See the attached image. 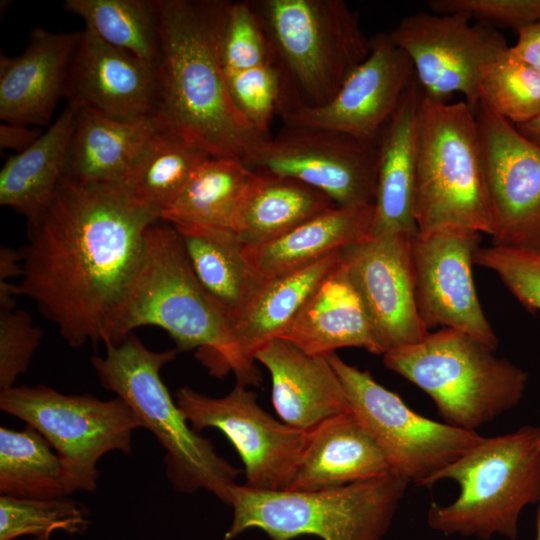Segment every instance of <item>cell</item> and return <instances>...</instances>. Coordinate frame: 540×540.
Returning <instances> with one entry per match:
<instances>
[{
    "instance_id": "ab89813d",
    "label": "cell",
    "mask_w": 540,
    "mask_h": 540,
    "mask_svg": "<svg viewBox=\"0 0 540 540\" xmlns=\"http://www.w3.org/2000/svg\"><path fill=\"white\" fill-rule=\"evenodd\" d=\"M42 335L25 310L0 308V391L13 387L27 371Z\"/></svg>"
},
{
    "instance_id": "ba28073f",
    "label": "cell",
    "mask_w": 540,
    "mask_h": 540,
    "mask_svg": "<svg viewBox=\"0 0 540 540\" xmlns=\"http://www.w3.org/2000/svg\"><path fill=\"white\" fill-rule=\"evenodd\" d=\"M417 232L444 227L491 236L493 217L474 110L421 95L416 120Z\"/></svg>"
},
{
    "instance_id": "4dcf8cb0",
    "label": "cell",
    "mask_w": 540,
    "mask_h": 540,
    "mask_svg": "<svg viewBox=\"0 0 540 540\" xmlns=\"http://www.w3.org/2000/svg\"><path fill=\"white\" fill-rule=\"evenodd\" d=\"M209 157V152L189 137L158 126L120 185L160 219Z\"/></svg>"
},
{
    "instance_id": "60d3db41",
    "label": "cell",
    "mask_w": 540,
    "mask_h": 540,
    "mask_svg": "<svg viewBox=\"0 0 540 540\" xmlns=\"http://www.w3.org/2000/svg\"><path fill=\"white\" fill-rule=\"evenodd\" d=\"M436 14L460 13L479 23L520 31L540 20V0H429Z\"/></svg>"
},
{
    "instance_id": "9a60e30c",
    "label": "cell",
    "mask_w": 540,
    "mask_h": 540,
    "mask_svg": "<svg viewBox=\"0 0 540 540\" xmlns=\"http://www.w3.org/2000/svg\"><path fill=\"white\" fill-rule=\"evenodd\" d=\"M474 113L492 207V245L540 252V145L480 103Z\"/></svg>"
},
{
    "instance_id": "836d02e7",
    "label": "cell",
    "mask_w": 540,
    "mask_h": 540,
    "mask_svg": "<svg viewBox=\"0 0 540 540\" xmlns=\"http://www.w3.org/2000/svg\"><path fill=\"white\" fill-rule=\"evenodd\" d=\"M67 12L108 44L158 67L161 49L156 1L66 0Z\"/></svg>"
},
{
    "instance_id": "bcb514c9",
    "label": "cell",
    "mask_w": 540,
    "mask_h": 540,
    "mask_svg": "<svg viewBox=\"0 0 540 540\" xmlns=\"http://www.w3.org/2000/svg\"><path fill=\"white\" fill-rule=\"evenodd\" d=\"M536 442L538 446L540 447V427H536ZM538 510H537V517H536V534L534 540H540V501L538 502Z\"/></svg>"
},
{
    "instance_id": "4316f807",
    "label": "cell",
    "mask_w": 540,
    "mask_h": 540,
    "mask_svg": "<svg viewBox=\"0 0 540 540\" xmlns=\"http://www.w3.org/2000/svg\"><path fill=\"white\" fill-rule=\"evenodd\" d=\"M75 107L64 177L84 184H120L157 131V122H124L85 106Z\"/></svg>"
},
{
    "instance_id": "74e56055",
    "label": "cell",
    "mask_w": 540,
    "mask_h": 540,
    "mask_svg": "<svg viewBox=\"0 0 540 540\" xmlns=\"http://www.w3.org/2000/svg\"><path fill=\"white\" fill-rule=\"evenodd\" d=\"M225 70L240 71L272 63V51L250 1L231 2L222 39Z\"/></svg>"
},
{
    "instance_id": "8992f818",
    "label": "cell",
    "mask_w": 540,
    "mask_h": 540,
    "mask_svg": "<svg viewBox=\"0 0 540 540\" xmlns=\"http://www.w3.org/2000/svg\"><path fill=\"white\" fill-rule=\"evenodd\" d=\"M453 480L460 488L448 505L433 502L431 529L488 540L498 534L516 540L522 510L540 501V447L536 427L526 425L495 437H483L436 473L428 486Z\"/></svg>"
},
{
    "instance_id": "e0dca14e",
    "label": "cell",
    "mask_w": 540,
    "mask_h": 540,
    "mask_svg": "<svg viewBox=\"0 0 540 540\" xmlns=\"http://www.w3.org/2000/svg\"><path fill=\"white\" fill-rule=\"evenodd\" d=\"M415 80L408 55L388 33H378L371 37L368 57L329 102L318 107H288L277 115L284 126L330 130L364 141H378Z\"/></svg>"
},
{
    "instance_id": "9c48e42d",
    "label": "cell",
    "mask_w": 540,
    "mask_h": 540,
    "mask_svg": "<svg viewBox=\"0 0 540 540\" xmlns=\"http://www.w3.org/2000/svg\"><path fill=\"white\" fill-rule=\"evenodd\" d=\"M409 482L394 472L317 491L259 490L235 484L233 521L223 540L250 528L272 540L314 535L323 540H381Z\"/></svg>"
},
{
    "instance_id": "d6986e66",
    "label": "cell",
    "mask_w": 540,
    "mask_h": 540,
    "mask_svg": "<svg viewBox=\"0 0 540 540\" xmlns=\"http://www.w3.org/2000/svg\"><path fill=\"white\" fill-rule=\"evenodd\" d=\"M64 97L124 122L155 119L157 66L103 41L85 27L72 59Z\"/></svg>"
},
{
    "instance_id": "f6af8a7d",
    "label": "cell",
    "mask_w": 540,
    "mask_h": 540,
    "mask_svg": "<svg viewBox=\"0 0 540 540\" xmlns=\"http://www.w3.org/2000/svg\"><path fill=\"white\" fill-rule=\"evenodd\" d=\"M516 128L527 139L540 145V116L530 122L517 125Z\"/></svg>"
},
{
    "instance_id": "603a6c76",
    "label": "cell",
    "mask_w": 540,
    "mask_h": 540,
    "mask_svg": "<svg viewBox=\"0 0 540 540\" xmlns=\"http://www.w3.org/2000/svg\"><path fill=\"white\" fill-rule=\"evenodd\" d=\"M279 338L315 356H327L345 347L382 354L365 306L341 256Z\"/></svg>"
},
{
    "instance_id": "e575fe53",
    "label": "cell",
    "mask_w": 540,
    "mask_h": 540,
    "mask_svg": "<svg viewBox=\"0 0 540 540\" xmlns=\"http://www.w3.org/2000/svg\"><path fill=\"white\" fill-rule=\"evenodd\" d=\"M479 102L515 126L540 116V70L512 53L510 47L485 71Z\"/></svg>"
},
{
    "instance_id": "7a4b0ae2",
    "label": "cell",
    "mask_w": 540,
    "mask_h": 540,
    "mask_svg": "<svg viewBox=\"0 0 540 540\" xmlns=\"http://www.w3.org/2000/svg\"><path fill=\"white\" fill-rule=\"evenodd\" d=\"M230 3L156 0L161 56L155 121L211 156L245 163L268 137L241 114L227 87L222 39Z\"/></svg>"
},
{
    "instance_id": "5bb4252c",
    "label": "cell",
    "mask_w": 540,
    "mask_h": 540,
    "mask_svg": "<svg viewBox=\"0 0 540 540\" xmlns=\"http://www.w3.org/2000/svg\"><path fill=\"white\" fill-rule=\"evenodd\" d=\"M246 387L237 382L227 395L211 397L184 386L175 392V401L193 430L215 428L228 438L244 464L246 486L287 490L308 431L277 421Z\"/></svg>"
},
{
    "instance_id": "ac0fdd59",
    "label": "cell",
    "mask_w": 540,
    "mask_h": 540,
    "mask_svg": "<svg viewBox=\"0 0 540 540\" xmlns=\"http://www.w3.org/2000/svg\"><path fill=\"white\" fill-rule=\"evenodd\" d=\"M414 235H372L341 250V262L365 306L382 355L415 344L430 332L416 304Z\"/></svg>"
},
{
    "instance_id": "2e32d148",
    "label": "cell",
    "mask_w": 540,
    "mask_h": 540,
    "mask_svg": "<svg viewBox=\"0 0 540 540\" xmlns=\"http://www.w3.org/2000/svg\"><path fill=\"white\" fill-rule=\"evenodd\" d=\"M481 233L444 227L412 238L415 297L420 318L430 331L437 326L467 333L496 350L498 338L475 289L472 264Z\"/></svg>"
},
{
    "instance_id": "f546056e",
    "label": "cell",
    "mask_w": 540,
    "mask_h": 540,
    "mask_svg": "<svg viewBox=\"0 0 540 540\" xmlns=\"http://www.w3.org/2000/svg\"><path fill=\"white\" fill-rule=\"evenodd\" d=\"M256 171L235 233L244 246L270 242L336 206L321 191L293 178Z\"/></svg>"
},
{
    "instance_id": "ee69618b",
    "label": "cell",
    "mask_w": 540,
    "mask_h": 540,
    "mask_svg": "<svg viewBox=\"0 0 540 540\" xmlns=\"http://www.w3.org/2000/svg\"><path fill=\"white\" fill-rule=\"evenodd\" d=\"M23 275L22 254L9 247L0 249V282H9V279Z\"/></svg>"
},
{
    "instance_id": "83f0119b",
    "label": "cell",
    "mask_w": 540,
    "mask_h": 540,
    "mask_svg": "<svg viewBox=\"0 0 540 540\" xmlns=\"http://www.w3.org/2000/svg\"><path fill=\"white\" fill-rule=\"evenodd\" d=\"M68 103L52 125L26 150L7 159L0 171V204L22 214L27 224L49 206L64 177L75 126Z\"/></svg>"
},
{
    "instance_id": "7bdbcfd3",
    "label": "cell",
    "mask_w": 540,
    "mask_h": 540,
    "mask_svg": "<svg viewBox=\"0 0 540 540\" xmlns=\"http://www.w3.org/2000/svg\"><path fill=\"white\" fill-rule=\"evenodd\" d=\"M41 135L40 129L4 122L0 125V147L13 149L20 153L29 148Z\"/></svg>"
},
{
    "instance_id": "277c9868",
    "label": "cell",
    "mask_w": 540,
    "mask_h": 540,
    "mask_svg": "<svg viewBox=\"0 0 540 540\" xmlns=\"http://www.w3.org/2000/svg\"><path fill=\"white\" fill-rule=\"evenodd\" d=\"M281 93L277 113L329 102L368 57L371 37L343 0H257Z\"/></svg>"
},
{
    "instance_id": "8fae6325",
    "label": "cell",
    "mask_w": 540,
    "mask_h": 540,
    "mask_svg": "<svg viewBox=\"0 0 540 540\" xmlns=\"http://www.w3.org/2000/svg\"><path fill=\"white\" fill-rule=\"evenodd\" d=\"M337 373L351 410L373 435L391 471L418 486L458 459L483 436L424 417L400 396L379 384L367 370L326 356Z\"/></svg>"
},
{
    "instance_id": "5b68a950",
    "label": "cell",
    "mask_w": 540,
    "mask_h": 540,
    "mask_svg": "<svg viewBox=\"0 0 540 540\" xmlns=\"http://www.w3.org/2000/svg\"><path fill=\"white\" fill-rule=\"evenodd\" d=\"M103 356H92L99 384L122 398L165 451L166 476L182 493L206 490L227 504L240 471L219 456L210 440L189 426L164 384L161 369L176 348L153 351L130 334Z\"/></svg>"
},
{
    "instance_id": "f35d334b",
    "label": "cell",
    "mask_w": 540,
    "mask_h": 540,
    "mask_svg": "<svg viewBox=\"0 0 540 540\" xmlns=\"http://www.w3.org/2000/svg\"><path fill=\"white\" fill-rule=\"evenodd\" d=\"M474 263L499 277L528 310L540 311V252L490 246L478 248Z\"/></svg>"
},
{
    "instance_id": "7dc6e473",
    "label": "cell",
    "mask_w": 540,
    "mask_h": 540,
    "mask_svg": "<svg viewBox=\"0 0 540 540\" xmlns=\"http://www.w3.org/2000/svg\"><path fill=\"white\" fill-rule=\"evenodd\" d=\"M28 540H50V536H38V537H32Z\"/></svg>"
},
{
    "instance_id": "44dd1931",
    "label": "cell",
    "mask_w": 540,
    "mask_h": 540,
    "mask_svg": "<svg viewBox=\"0 0 540 540\" xmlns=\"http://www.w3.org/2000/svg\"><path fill=\"white\" fill-rule=\"evenodd\" d=\"M254 360L269 371L274 409L289 426L309 431L328 418L351 411L326 356L309 355L276 338L257 350Z\"/></svg>"
},
{
    "instance_id": "6da1fadb",
    "label": "cell",
    "mask_w": 540,
    "mask_h": 540,
    "mask_svg": "<svg viewBox=\"0 0 540 540\" xmlns=\"http://www.w3.org/2000/svg\"><path fill=\"white\" fill-rule=\"evenodd\" d=\"M159 217L120 184L62 178L46 210L27 224L16 296L30 298L73 348L103 342Z\"/></svg>"
},
{
    "instance_id": "52a82bcc",
    "label": "cell",
    "mask_w": 540,
    "mask_h": 540,
    "mask_svg": "<svg viewBox=\"0 0 540 540\" xmlns=\"http://www.w3.org/2000/svg\"><path fill=\"white\" fill-rule=\"evenodd\" d=\"M475 337L450 328L383 354L389 370L430 396L445 423L475 431L514 408L528 373Z\"/></svg>"
},
{
    "instance_id": "d590c367",
    "label": "cell",
    "mask_w": 540,
    "mask_h": 540,
    "mask_svg": "<svg viewBox=\"0 0 540 540\" xmlns=\"http://www.w3.org/2000/svg\"><path fill=\"white\" fill-rule=\"evenodd\" d=\"M87 516L82 504L67 497L25 499L1 495L0 540L51 536L58 530L81 533L87 527Z\"/></svg>"
},
{
    "instance_id": "d6a6232c",
    "label": "cell",
    "mask_w": 540,
    "mask_h": 540,
    "mask_svg": "<svg viewBox=\"0 0 540 540\" xmlns=\"http://www.w3.org/2000/svg\"><path fill=\"white\" fill-rule=\"evenodd\" d=\"M0 492L25 499L69 495L58 455L32 426L23 430L0 428Z\"/></svg>"
},
{
    "instance_id": "4fadbf2b",
    "label": "cell",
    "mask_w": 540,
    "mask_h": 540,
    "mask_svg": "<svg viewBox=\"0 0 540 540\" xmlns=\"http://www.w3.org/2000/svg\"><path fill=\"white\" fill-rule=\"evenodd\" d=\"M245 164L301 181L324 193L336 206H374L379 140L284 126L265 139Z\"/></svg>"
},
{
    "instance_id": "8d00e7d4",
    "label": "cell",
    "mask_w": 540,
    "mask_h": 540,
    "mask_svg": "<svg viewBox=\"0 0 540 540\" xmlns=\"http://www.w3.org/2000/svg\"><path fill=\"white\" fill-rule=\"evenodd\" d=\"M225 78L241 114L257 131L270 137L269 128L277 114L281 93L277 68L269 63L240 71L225 70Z\"/></svg>"
},
{
    "instance_id": "d4e9b609",
    "label": "cell",
    "mask_w": 540,
    "mask_h": 540,
    "mask_svg": "<svg viewBox=\"0 0 540 540\" xmlns=\"http://www.w3.org/2000/svg\"><path fill=\"white\" fill-rule=\"evenodd\" d=\"M422 95L415 80L379 137V165L373 234H416L414 197L417 174V109Z\"/></svg>"
},
{
    "instance_id": "484cf974",
    "label": "cell",
    "mask_w": 540,
    "mask_h": 540,
    "mask_svg": "<svg viewBox=\"0 0 540 540\" xmlns=\"http://www.w3.org/2000/svg\"><path fill=\"white\" fill-rule=\"evenodd\" d=\"M374 206H334L286 234L258 246H244L257 279H269L309 266L373 234Z\"/></svg>"
},
{
    "instance_id": "30bf717a",
    "label": "cell",
    "mask_w": 540,
    "mask_h": 540,
    "mask_svg": "<svg viewBox=\"0 0 540 540\" xmlns=\"http://www.w3.org/2000/svg\"><path fill=\"white\" fill-rule=\"evenodd\" d=\"M0 409L36 429L58 455L69 495L97 487V464L107 453L129 455L133 432L143 428L120 397L101 400L52 387L13 386L0 391Z\"/></svg>"
},
{
    "instance_id": "ffe728a7",
    "label": "cell",
    "mask_w": 540,
    "mask_h": 540,
    "mask_svg": "<svg viewBox=\"0 0 540 540\" xmlns=\"http://www.w3.org/2000/svg\"><path fill=\"white\" fill-rule=\"evenodd\" d=\"M81 31L35 27L18 56H0V118L23 125L47 124L64 96Z\"/></svg>"
},
{
    "instance_id": "f1b7e54d",
    "label": "cell",
    "mask_w": 540,
    "mask_h": 540,
    "mask_svg": "<svg viewBox=\"0 0 540 540\" xmlns=\"http://www.w3.org/2000/svg\"><path fill=\"white\" fill-rule=\"evenodd\" d=\"M256 171L243 161L211 156L192 174L160 220L172 226H202L235 232Z\"/></svg>"
},
{
    "instance_id": "b9f144b4",
    "label": "cell",
    "mask_w": 540,
    "mask_h": 540,
    "mask_svg": "<svg viewBox=\"0 0 540 540\" xmlns=\"http://www.w3.org/2000/svg\"><path fill=\"white\" fill-rule=\"evenodd\" d=\"M510 50L517 57L540 70V20L518 31L516 44Z\"/></svg>"
},
{
    "instance_id": "3957f363",
    "label": "cell",
    "mask_w": 540,
    "mask_h": 540,
    "mask_svg": "<svg viewBox=\"0 0 540 540\" xmlns=\"http://www.w3.org/2000/svg\"><path fill=\"white\" fill-rule=\"evenodd\" d=\"M161 222L145 232L140 264L102 343L117 346L136 328L157 326L173 338L178 352L197 349L211 375L233 371L238 383L258 386L259 370L245 364L234 346L229 311L196 277L175 228Z\"/></svg>"
},
{
    "instance_id": "cb8c5ba5",
    "label": "cell",
    "mask_w": 540,
    "mask_h": 540,
    "mask_svg": "<svg viewBox=\"0 0 540 540\" xmlns=\"http://www.w3.org/2000/svg\"><path fill=\"white\" fill-rule=\"evenodd\" d=\"M340 256L341 250L287 274L255 278L245 300L230 315L232 340L245 364L257 368L256 351L288 328Z\"/></svg>"
},
{
    "instance_id": "1f68e13d",
    "label": "cell",
    "mask_w": 540,
    "mask_h": 540,
    "mask_svg": "<svg viewBox=\"0 0 540 540\" xmlns=\"http://www.w3.org/2000/svg\"><path fill=\"white\" fill-rule=\"evenodd\" d=\"M173 227L196 277L231 315L245 300L255 281L244 255V244L229 229Z\"/></svg>"
},
{
    "instance_id": "7c38bea8",
    "label": "cell",
    "mask_w": 540,
    "mask_h": 540,
    "mask_svg": "<svg viewBox=\"0 0 540 540\" xmlns=\"http://www.w3.org/2000/svg\"><path fill=\"white\" fill-rule=\"evenodd\" d=\"M388 34L410 58L424 96L447 103L461 93L473 110L485 71L509 48L496 28L471 24L460 13L418 12L403 18Z\"/></svg>"
},
{
    "instance_id": "7402d4cb",
    "label": "cell",
    "mask_w": 540,
    "mask_h": 540,
    "mask_svg": "<svg viewBox=\"0 0 540 540\" xmlns=\"http://www.w3.org/2000/svg\"><path fill=\"white\" fill-rule=\"evenodd\" d=\"M391 471L381 447L351 410L308 431L288 491H317L376 478Z\"/></svg>"
}]
</instances>
